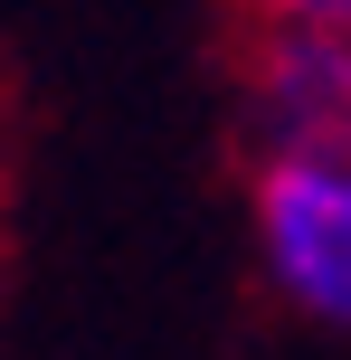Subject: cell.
Returning <instances> with one entry per match:
<instances>
[{
	"label": "cell",
	"mask_w": 351,
	"mask_h": 360,
	"mask_svg": "<svg viewBox=\"0 0 351 360\" xmlns=\"http://www.w3.org/2000/svg\"><path fill=\"white\" fill-rule=\"evenodd\" d=\"M247 237L304 323L351 332V152H257Z\"/></svg>",
	"instance_id": "6da1fadb"
},
{
	"label": "cell",
	"mask_w": 351,
	"mask_h": 360,
	"mask_svg": "<svg viewBox=\"0 0 351 360\" xmlns=\"http://www.w3.org/2000/svg\"><path fill=\"white\" fill-rule=\"evenodd\" d=\"M257 19H342L351 29V0H247Z\"/></svg>",
	"instance_id": "3957f363"
},
{
	"label": "cell",
	"mask_w": 351,
	"mask_h": 360,
	"mask_svg": "<svg viewBox=\"0 0 351 360\" xmlns=\"http://www.w3.org/2000/svg\"><path fill=\"white\" fill-rule=\"evenodd\" d=\"M247 133H257V152H351V29L342 19H257Z\"/></svg>",
	"instance_id": "7a4b0ae2"
}]
</instances>
